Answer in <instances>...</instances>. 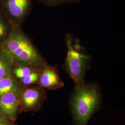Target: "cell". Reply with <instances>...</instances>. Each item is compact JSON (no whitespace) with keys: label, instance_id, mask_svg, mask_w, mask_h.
<instances>
[{"label":"cell","instance_id":"6da1fadb","mask_svg":"<svg viewBox=\"0 0 125 125\" xmlns=\"http://www.w3.org/2000/svg\"><path fill=\"white\" fill-rule=\"evenodd\" d=\"M1 52L16 65L26 66L41 72L47 64L31 40L18 29L13 30L2 42Z\"/></svg>","mask_w":125,"mask_h":125},{"label":"cell","instance_id":"7a4b0ae2","mask_svg":"<svg viewBox=\"0 0 125 125\" xmlns=\"http://www.w3.org/2000/svg\"><path fill=\"white\" fill-rule=\"evenodd\" d=\"M98 86L85 82L76 84L71 100V107L75 125H87L89 119L101 104Z\"/></svg>","mask_w":125,"mask_h":125},{"label":"cell","instance_id":"3957f363","mask_svg":"<svg viewBox=\"0 0 125 125\" xmlns=\"http://www.w3.org/2000/svg\"><path fill=\"white\" fill-rule=\"evenodd\" d=\"M65 40L67 47L66 70L75 84L83 83L84 82L85 73L89 65L90 58L74 47L71 34H67Z\"/></svg>","mask_w":125,"mask_h":125},{"label":"cell","instance_id":"277c9868","mask_svg":"<svg viewBox=\"0 0 125 125\" xmlns=\"http://www.w3.org/2000/svg\"><path fill=\"white\" fill-rule=\"evenodd\" d=\"M46 98V92L40 86L24 88L20 96V111L38 110L42 107Z\"/></svg>","mask_w":125,"mask_h":125},{"label":"cell","instance_id":"5b68a950","mask_svg":"<svg viewBox=\"0 0 125 125\" xmlns=\"http://www.w3.org/2000/svg\"><path fill=\"white\" fill-rule=\"evenodd\" d=\"M32 0H1L0 10L14 20L21 21L31 9Z\"/></svg>","mask_w":125,"mask_h":125},{"label":"cell","instance_id":"8992f818","mask_svg":"<svg viewBox=\"0 0 125 125\" xmlns=\"http://www.w3.org/2000/svg\"><path fill=\"white\" fill-rule=\"evenodd\" d=\"M21 95L9 92L0 96V113L7 120L14 122L19 111Z\"/></svg>","mask_w":125,"mask_h":125},{"label":"cell","instance_id":"52a82bcc","mask_svg":"<svg viewBox=\"0 0 125 125\" xmlns=\"http://www.w3.org/2000/svg\"><path fill=\"white\" fill-rule=\"evenodd\" d=\"M38 83L43 89L56 90L64 86L56 67L46 64L40 72Z\"/></svg>","mask_w":125,"mask_h":125},{"label":"cell","instance_id":"ba28073f","mask_svg":"<svg viewBox=\"0 0 125 125\" xmlns=\"http://www.w3.org/2000/svg\"><path fill=\"white\" fill-rule=\"evenodd\" d=\"M24 89V86L11 73L0 78V96L9 92L21 95Z\"/></svg>","mask_w":125,"mask_h":125},{"label":"cell","instance_id":"9c48e42d","mask_svg":"<svg viewBox=\"0 0 125 125\" xmlns=\"http://www.w3.org/2000/svg\"><path fill=\"white\" fill-rule=\"evenodd\" d=\"M13 63L9 57L2 52L0 53V78L11 73Z\"/></svg>","mask_w":125,"mask_h":125},{"label":"cell","instance_id":"30bf717a","mask_svg":"<svg viewBox=\"0 0 125 125\" xmlns=\"http://www.w3.org/2000/svg\"><path fill=\"white\" fill-rule=\"evenodd\" d=\"M34 71L37 70L31 67L23 65H16V67L13 68L12 72L13 76L16 78L21 80L29 75Z\"/></svg>","mask_w":125,"mask_h":125},{"label":"cell","instance_id":"8fae6325","mask_svg":"<svg viewBox=\"0 0 125 125\" xmlns=\"http://www.w3.org/2000/svg\"><path fill=\"white\" fill-rule=\"evenodd\" d=\"M40 72L38 71H34L26 77L20 80L19 81L23 86H28L36 83H38L39 80Z\"/></svg>","mask_w":125,"mask_h":125},{"label":"cell","instance_id":"7c38bea8","mask_svg":"<svg viewBox=\"0 0 125 125\" xmlns=\"http://www.w3.org/2000/svg\"><path fill=\"white\" fill-rule=\"evenodd\" d=\"M41 3L51 7H55L66 3H78L81 0H39Z\"/></svg>","mask_w":125,"mask_h":125},{"label":"cell","instance_id":"4fadbf2b","mask_svg":"<svg viewBox=\"0 0 125 125\" xmlns=\"http://www.w3.org/2000/svg\"><path fill=\"white\" fill-rule=\"evenodd\" d=\"M1 13V10H0V42H3L9 34V27L8 24L4 21V19Z\"/></svg>","mask_w":125,"mask_h":125},{"label":"cell","instance_id":"5bb4252c","mask_svg":"<svg viewBox=\"0 0 125 125\" xmlns=\"http://www.w3.org/2000/svg\"><path fill=\"white\" fill-rule=\"evenodd\" d=\"M0 125H16L14 122L10 121L0 122Z\"/></svg>","mask_w":125,"mask_h":125},{"label":"cell","instance_id":"9a60e30c","mask_svg":"<svg viewBox=\"0 0 125 125\" xmlns=\"http://www.w3.org/2000/svg\"></svg>","mask_w":125,"mask_h":125},{"label":"cell","instance_id":"2e32d148","mask_svg":"<svg viewBox=\"0 0 125 125\" xmlns=\"http://www.w3.org/2000/svg\"></svg>","mask_w":125,"mask_h":125}]
</instances>
